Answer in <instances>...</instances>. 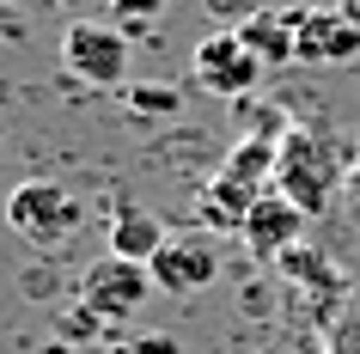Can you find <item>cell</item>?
Instances as JSON below:
<instances>
[{
  "mask_svg": "<svg viewBox=\"0 0 360 354\" xmlns=\"http://www.w3.org/2000/svg\"><path fill=\"white\" fill-rule=\"evenodd\" d=\"M342 177V153L336 141H323L311 129H293L281 134V159H275V189H281L287 202L300 208L305 220H318L323 208H330V189Z\"/></svg>",
  "mask_w": 360,
  "mask_h": 354,
  "instance_id": "cell-1",
  "label": "cell"
},
{
  "mask_svg": "<svg viewBox=\"0 0 360 354\" xmlns=\"http://www.w3.org/2000/svg\"><path fill=\"white\" fill-rule=\"evenodd\" d=\"M6 220H13V232H19L25 244L56 251V244H68L79 232L86 208H79V196H68V189L49 184V177H25V184L6 189Z\"/></svg>",
  "mask_w": 360,
  "mask_h": 354,
  "instance_id": "cell-2",
  "label": "cell"
},
{
  "mask_svg": "<svg viewBox=\"0 0 360 354\" xmlns=\"http://www.w3.org/2000/svg\"><path fill=\"white\" fill-rule=\"evenodd\" d=\"M61 68H68L79 86L110 92V86H122V74H129V43H122V31H116V25L79 19V25H68V31H61Z\"/></svg>",
  "mask_w": 360,
  "mask_h": 354,
  "instance_id": "cell-3",
  "label": "cell"
},
{
  "mask_svg": "<svg viewBox=\"0 0 360 354\" xmlns=\"http://www.w3.org/2000/svg\"><path fill=\"white\" fill-rule=\"evenodd\" d=\"M147 293H153V269L147 263H122V257H110V251L79 275V299H86L92 312H104L110 324L134 317L141 305H147Z\"/></svg>",
  "mask_w": 360,
  "mask_h": 354,
  "instance_id": "cell-4",
  "label": "cell"
},
{
  "mask_svg": "<svg viewBox=\"0 0 360 354\" xmlns=\"http://www.w3.org/2000/svg\"><path fill=\"white\" fill-rule=\"evenodd\" d=\"M153 269V287H165V293H202V287H214V275H220V251H214L208 232H171L165 251L147 263Z\"/></svg>",
  "mask_w": 360,
  "mask_h": 354,
  "instance_id": "cell-5",
  "label": "cell"
},
{
  "mask_svg": "<svg viewBox=\"0 0 360 354\" xmlns=\"http://www.w3.org/2000/svg\"><path fill=\"white\" fill-rule=\"evenodd\" d=\"M245 244L257 251V257L281 263L287 251H300V244H305V214L287 202L281 189H269L263 202L250 208V220H245Z\"/></svg>",
  "mask_w": 360,
  "mask_h": 354,
  "instance_id": "cell-6",
  "label": "cell"
},
{
  "mask_svg": "<svg viewBox=\"0 0 360 354\" xmlns=\"http://www.w3.org/2000/svg\"><path fill=\"white\" fill-rule=\"evenodd\" d=\"M293 49H300V61H354L360 56V25L342 19V6H305Z\"/></svg>",
  "mask_w": 360,
  "mask_h": 354,
  "instance_id": "cell-7",
  "label": "cell"
},
{
  "mask_svg": "<svg viewBox=\"0 0 360 354\" xmlns=\"http://www.w3.org/2000/svg\"><path fill=\"white\" fill-rule=\"evenodd\" d=\"M269 189L245 184V177H232V171H214L208 184H202V196H195V208H202V220L214 226V232H238L245 239V220H250V208L263 202Z\"/></svg>",
  "mask_w": 360,
  "mask_h": 354,
  "instance_id": "cell-8",
  "label": "cell"
},
{
  "mask_svg": "<svg viewBox=\"0 0 360 354\" xmlns=\"http://www.w3.org/2000/svg\"><path fill=\"white\" fill-rule=\"evenodd\" d=\"M300 13H305V6H281V13H275V6H269V13L257 6V13L238 25V37H245V49L263 61V68L300 61V49H293V37H300Z\"/></svg>",
  "mask_w": 360,
  "mask_h": 354,
  "instance_id": "cell-9",
  "label": "cell"
},
{
  "mask_svg": "<svg viewBox=\"0 0 360 354\" xmlns=\"http://www.w3.org/2000/svg\"><path fill=\"white\" fill-rule=\"evenodd\" d=\"M165 226L153 220L147 208H134V202H116V214H110V257H122V263H153L159 251H165Z\"/></svg>",
  "mask_w": 360,
  "mask_h": 354,
  "instance_id": "cell-10",
  "label": "cell"
},
{
  "mask_svg": "<svg viewBox=\"0 0 360 354\" xmlns=\"http://www.w3.org/2000/svg\"><path fill=\"white\" fill-rule=\"evenodd\" d=\"M275 159H281V141H269V134H245V141H232V153H226V165L220 171H232V177H245V184H275Z\"/></svg>",
  "mask_w": 360,
  "mask_h": 354,
  "instance_id": "cell-11",
  "label": "cell"
},
{
  "mask_svg": "<svg viewBox=\"0 0 360 354\" xmlns=\"http://www.w3.org/2000/svg\"><path fill=\"white\" fill-rule=\"evenodd\" d=\"M104 330H110V317H104V312H92L86 299H74V305L61 312V342H74V348H92V342H98Z\"/></svg>",
  "mask_w": 360,
  "mask_h": 354,
  "instance_id": "cell-12",
  "label": "cell"
},
{
  "mask_svg": "<svg viewBox=\"0 0 360 354\" xmlns=\"http://www.w3.org/2000/svg\"><path fill=\"white\" fill-rule=\"evenodd\" d=\"M122 98H129L134 116H171L184 104V92H177V86H159V80H141V86H129Z\"/></svg>",
  "mask_w": 360,
  "mask_h": 354,
  "instance_id": "cell-13",
  "label": "cell"
},
{
  "mask_svg": "<svg viewBox=\"0 0 360 354\" xmlns=\"http://www.w3.org/2000/svg\"><path fill=\"white\" fill-rule=\"evenodd\" d=\"M171 0H110V13H116V31H147L159 13H165Z\"/></svg>",
  "mask_w": 360,
  "mask_h": 354,
  "instance_id": "cell-14",
  "label": "cell"
},
{
  "mask_svg": "<svg viewBox=\"0 0 360 354\" xmlns=\"http://www.w3.org/2000/svg\"><path fill=\"white\" fill-rule=\"evenodd\" d=\"M263 354H323V342L311 330H275L263 342Z\"/></svg>",
  "mask_w": 360,
  "mask_h": 354,
  "instance_id": "cell-15",
  "label": "cell"
},
{
  "mask_svg": "<svg viewBox=\"0 0 360 354\" xmlns=\"http://www.w3.org/2000/svg\"><path fill=\"white\" fill-rule=\"evenodd\" d=\"M116 354H184V348H177V336L153 330V336H122V342H116Z\"/></svg>",
  "mask_w": 360,
  "mask_h": 354,
  "instance_id": "cell-16",
  "label": "cell"
},
{
  "mask_svg": "<svg viewBox=\"0 0 360 354\" xmlns=\"http://www.w3.org/2000/svg\"><path fill=\"white\" fill-rule=\"evenodd\" d=\"M257 6L250 0H208V19H226V25H245Z\"/></svg>",
  "mask_w": 360,
  "mask_h": 354,
  "instance_id": "cell-17",
  "label": "cell"
},
{
  "mask_svg": "<svg viewBox=\"0 0 360 354\" xmlns=\"http://www.w3.org/2000/svg\"><path fill=\"white\" fill-rule=\"evenodd\" d=\"M354 336H360L354 324H342V330L330 336V348H323V354H360V348H354Z\"/></svg>",
  "mask_w": 360,
  "mask_h": 354,
  "instance_id": "cell-18",
  "label": "cell"
},
{
  "mask_svg": "<svg viewBox=\"0 0 360 354\" xmlns=\"http://www.w3.org/2000/svg\"><path fill=\"white\" fill-rule=\"evenodd\" d=\"M336 6H342V19H348V25H360V0H336Z\"/></svg>",
  "mask_w": 360,
  "mask_h": 354,
  "instance_id": "cell-19",
  "label": "cell"
},
{
  "mask_svg": "<svg viewBox=\"0 0 360 354\" xmlns=\"http://www.w3.org/2000/svg\"><path fill=\"white\" fill-rule=\"evenodd\" d=\"M56 354H92V348H74V342H56Z\"/></svg>",
  "mask_w": 360,
  "mask_h": 354,
  "instance_id": "cell-20",
  "label": "cell"
},
{
  "mask_svg": "<svg viewBox=\"0 0 360 354\" xmlns=\"http://www.w3.org/2000/svg\"><path fill=\"white\" fill-rule=\"evenodd\" d=\"M0 6H13V0H0Z\"/></svg>",
  "mask_w": 360,
  "mask_h": 354,
  "instance_id": "cell-21",
  "label": "cell"
}]
</instances>
